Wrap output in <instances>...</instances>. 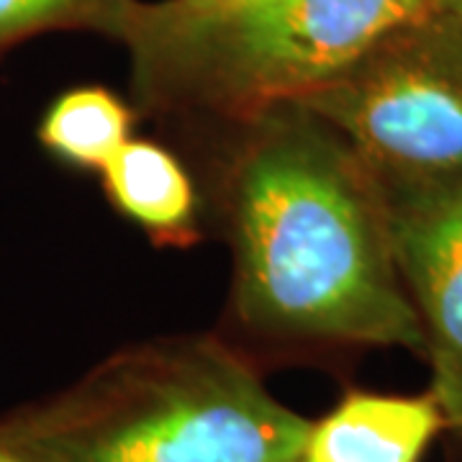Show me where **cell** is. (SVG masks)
<instances>
[{
    "instance_id": "obj_1",
    "label": "cell",
    "mask_w": 462,
    "mask_h": 462,
    "mask_svg": "<svg viewBox=\"0 0 462 462\" xmlns=\"http://www.w3.org/2000/svg\"><path fill=\"white\" fill-rule=\"evenodd\" d=\"M247 126L226 188L242 324L288 342L424 355L378 180L300 106H281Z\"/></svg>"
},
{
    "instance_id": "obj_2",
    "label": "cell",
    "mask_w": 462,
    "mask_h": 462,
    "mask_svg": "<svg viewBox=\"0 0 462 462\" xmlns=\"http://www.w3.org/2000/svg\"><path fill=\"white\" fill-rule=\"evenodd\" d=\"M311 421L211 337L126 346L0 424L32 462H298Z\"/></svg>"
},
{
    "instance_id": "obj_3",
    "label": "cell",
    "mask_w": 462,
    "mask_h": 462,
    "mask_svg": "<svg viewBox=\"0 0 462 462\" xmlns=\"http://www.w3.org/2000/svg\"><path fill=\"white\" fill-rule=\"evenodd\" d=\"M430 8L434 0H247L165 23L132 0L116 39L132 54L134 90L147 106L249 124L306 98Z\"/></svg>"
},
{
    "instance_id": "obj_4",
    "label": "cell",
    "mask_w": 462,
    "mask_h": 462,
    "mask_svg": "<svg viewBox=\"0 0 462 462\" xmlns=\"http://www.w3.org/2000/svg\"><path fill=\"white\" fill-rule=\"evenodd\" d=\"M293 106L339 134L383 193L462 178V29L430 8Z\"/></svg>"
},
{
    "instance_id": "obj_5",
    "label": "cell",
    "mask_w": 462,
    "mask_h": 462,
    "mask_svg": "<svg viewBox=\"0 0 462 462\" xmlns=\"http://www.w3.org/2000/svg\"><path fill=\"white\" fill-rule=\"evenodd\" d=\"M401 281L424 331L430 393L462 430V178L383 193Z\"/></svg>"
},
{
    "instance_id": "obj_6",
    "label": "cell",
    "mask_w": 462,
    "mask_h": 462,
    "mask_svg": "<svg viewBox=\"0 0 462 462\" xmlns=\"http://www.w3.org/2000/svg\"><path fill=\"white\" fill-rule=\"evenodd\" d=\"M445 427L431 393L349 391L327 416L311 421L298 462H421Z\"/></svg>"
},
{
    "instance_id": "obj_7",
    "label": "cell",
    "mask_w": 462,
    "mask_h": 462,
    "mask_svg": "<svg viewBox=\"0 0 462 462\" xmlns=\"http://www.w3.org/2000/svg\"><path fill=\"white\" fill-rule=\"evenodd\" d=\"M100 175L111 206L157 245L180 247L199 239L196 185L167 147L129 139Z\"/></svg>"
},
{
    "instance_id": "obj_8",
    "label": "cell",
    "mask_w": 462,
    "mask_h": 462,
    "mask_svg": "<svg viewBox=\"0 0 462 462\" xmlns=\"http://www.w3.org/2000/svg\"><path fill=\"white\" fill-rule=\"evenodd\" d=\"M134 111L100 85L69 88L44 111L36 136L51 157L78 170H103L132 139Z\"/></svg>"
},
{
    "instance_id": "obj_9",
    "label": "cell",
    "mask_w": 462,
    "mask_h": 462,
    "mask_svg": "<svg viewBox=\"0 0 462 462\" xmlns=\"http://www.w3.org/2000/svg\"><path fill=\"white\" fill-rule=\"evenodd\" d=\"M132 0H0V51L51 32L118 36Z\"/></svg>"
},
{
    "instance_id": "obj_10",
    "label": "cell",
    "mask_w": 462,
    "mask_h": 462,
    "mask_svg": "<svg viewBox=\"0 0 462 462\" xmlns=\"http://www.w3.org/2000/svg\"><path fill=\"white\" fill-rule=\"evenodd\" d=\"M242 3H247V0H157V3L136 0V5L144 16L154 18V21H165V23H182V21L218 16V14H226Z\"/></svg>"
},
{
    "instance_id": "obj_11",
    "label": "cell",
    "mask_w": 462,
    "mask_h": 462,
    "mask_svg": "<svg viewBox=\"0 0 462 462\" xmlns=\"http://www.w3.org/2000/svg\"><path fill=\"white\" fill-rule=\"evenodd\" d=\"M434 8H439V11L449 14V16L460 23V29H462V0H434Z\"/></svg>"
},
{
    "instance_id": "obj_12",
    "label": "cell",
    "mask_w": 462,
    "mask_h": 462,
    "mask_svg": "<svg viewBox=\"0 0 462 462\" xmlns=\"http://www.w3.org/2000/svg\"><path fill=\"white\" fill-rule=\"evenodd\" d=\"M0 462H32V460H29V457H23V455L16 452L14 447H8L0 442Z\"/></svg>"
}]
</instances>
